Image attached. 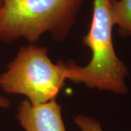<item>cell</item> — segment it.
Instances as JSON below:
<instances>
[{
	"label": "cell",
	"mask_w": 131,
	"mask_h": 131,
	"mask_svg": "<svg viewBox=\"0 0 131 131\" xmlns=\"http://www.w3.org/2000/svg\"><path fill=\"white\" fill-rule=\"evenodd\" d=\"M16 118L24 131H66L61 105L56 100L32 105L24 99L18 106Z\"/></svg>",
	"instance_id": "obj_4"
},
{
	"label": "cell",
	"mask_w": 131,
	"mask_h": 131,
	"mask_svg": "<svg viewBox=\"0 0 131 131\" xmlns=\"http://www.w3.org/2000/svg\"><path fill=\"white\" fill-rule=\"evenodd\" d=\"M111 15L119 35L131 37V0H115L111 6Z\"/></svg>",
	"instance_id": "obj_5"
},
{
	"label": "cell",
	"mask_w": 131,
	"mask_h": 131,
	"mask_svg": "<svg viewBox=\"0 0 131 131\" xmlns=\"http://www.w3.org/2000/svg\"><path fill=\"white\" fill-rule=\"evenodd\" d=\"M110 0H93V12L90 28L82 43L92 53L88 64L77 66L66 63L67 80L83 84L90 89L125 95L128 93L126 78L129 71L117 56L113 43L114 27Z\"/></svg>",
	"instance_id": "obj_1"
},
{
	"label": "cell",
	"mask_w": 131,
	"mask_h": 131,
	"mask_svg": "<svg viewBox=\"0 0 131 131\" xmlns=\"http://www.w3.org/2000/svg\"><path fill=\"white\" fill-rule=\"evenodd\" d=\"M84 0H2L0 42L24 38L37 42L50 32L56 41L65 39L74 24Z\"/></svg>",
	"instance_id": "obj_2"
},
{
	"label": "cell",
	"mask_w": 131,
	"mask_h": 131,
	"mask_svg": "<svg viewBox=\"0 0 131 131\" xmlns=\"http://www.w3.org/2000/svg\"><path fill=\"white\" fill-rule=\"evenodd\" d=\"M10 105V102L5 96L0 95V108H7Z\"/></svg>",
	"instance_id": "obj_7"
},
{
	"label": "cell",
	"mask_w": 131,
	"mask_h": 131,
	"mask_svg": "<svg viewBox=\"0 0 131 131\" xmlns=\"http://www.w3.org/2000/svg\"><path fill=\"white\" fill-rule=\"evenodd\" d=\"M74 122L81 131H103L98 120L84 114L74 117Z\"/></svg>",
	"instance_id": "obj_6"
},
{
	"label": "cell",
	"mask_w": 131,
	"mask_h": 131,
	"mask_svg": "<svg viewBox=\"0 0 131 131\" xmlns=\"http://www.w3.org/2000/svg\"><path fill=\"white\" fill-rule=\"evenodd\" d=\"M46 47L34 45L19 49L0 75V88L8 94L23 95L32 105L56 100L67 80L66 63H52Z\"/></svg>",
	"instance_id": "obj_3"
},
{
	"label": "cell",
	"mask_w": 131,
	"mask_h": 131,
	"mask_svg": "<svg viewBox=\"0 0 131 131\" xmlns=\"http://www.w3.org/2000/svg\"><path fill=\"white\" fill-rule=\"evenodd\" d=\"M2 0H0V6L2 5Z\"/></svg>",
	"instance_id": "obj_8"
}]
</instances>
